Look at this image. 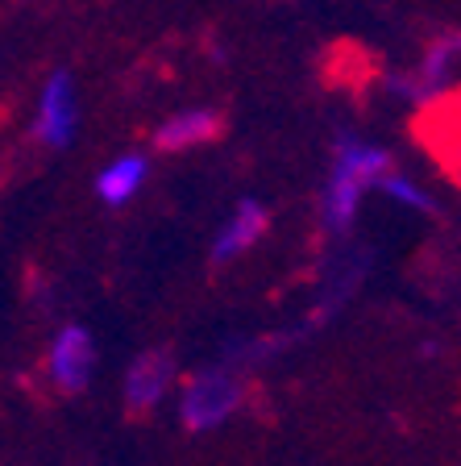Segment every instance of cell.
Segmentation results:
<instances>
[{"label":"cell","instance_id":"cell-6","mask_svg":"<svg viewBox=\"0 0 461 466\" xmlns=\"http://www.w3.org/2000/svg\"><path fill=\"white\" fill-rule=\"evenodd\" d=\"M225 129V116L216 108H183V113L166 116L158 134H154V146L158 150H195V146L216 142Z\"/></svg>","mask_w":461,"mask_h":466},{"label":"cell","instance_id":"cell-8","mask_svg":"<svg viewBox=\"0 0 461 466\" xmlns=\"http://www.w3.org/2000/svg\"><path fill=\"white\" fill-rule=\"evenodd\" d=\"M145 184V158L142 155H121L100 171L96 192L105 204H125L137 196V187Z\"/></svg>","mask_w":461,"mask_h":466},{"label":"cell","instance_id":"cell-9","mask_svg":"<svg viewBox=\"0 0 461 466\" xmlns=\"http://www.w3.org/2000/svg\"><path fill=\"white\" fill-rule=\"evenodd\" d=\"M378 192L391 196V200H399L404 208H412V213H428L433 208V200H428V192H424L420 184H412L407 175H395V171H383L378 175Z\"/></svg>","mask_w":461,"mask_h":466},{"label":"cell","instance_id":"cell-7","mask_svg":"<svg viewBox=\"0 0 461 466\" xmlns=\"http://www.w3.org/2000/svg\"><path fill=\"white\" fill-rule=\"evenodd\" d=\"M266 208H262L258 200H241L237 208H233V217L216 229V242H212V262H233L241 258V254L250 250V246H258L262 238H266Z\"/></svg>","mask_w":461,"mask_h":466},{"label":"cell","instance_id":"cell-1","mask_svg":"<svg viewBox=\"0 0 461 466\" xmlns=\"http://www.w3.org/2000/svg\"><path fill=\"white\" fill-rule=\"evenodd\" d=\"M391 171V155L375 142H357L346 137L336 142V158H333V175L325 187V221L333 233H346L354 225L357 208H362L366 187L378 184V175Z\"/></svg>","mask_w":461,"mask_h":466},{"label":"cell","instance_id":"cell-2","mask_svg":"<svg viewBox=\"0 0 461 466\" xmlns=\"http://www.w3.org/2000/svg\"><path fill=\"white\" fill-rule=\"evenodd\" d=\"M241 408V383L233 370H200L183 383L179 396V417L192 433H208V429L225 425Z\"/></svg>","mask_w":461,"mask_h":466},{"label":"cell","instance_id":"cell-3","mask_svg":"<svg viewBox=\"0 0 461 466\" xmlns=\"http://www.w3.org/2000/svg\"><path fill=\"white\" fill-rule=\"evenodd\" d=\"M92 367H96V346H92L87 329L67 325L50 346V379H55V388L67 391V396L84 391L87 379H92Z\"/></svg>","mask_w":461,"mask_h":466},{"label":"cell","instance_id":"cell-4","mask_svg":"<svg viewBox=\"0 0 461 466\" xmlns=\"http://www.w3.org/2000/svg\"><path fill=\"white\" fill-rule=\"evenodd\" d=\"M175 383V359L166 350H145L142 359H134L125 375V408L129 412H150L163 404V396Z\"/></svg>","mask_w":461,"mask_h":466},{"label":"cell","instance_id":"cell-10","mask_svg":"<svg viewBox=\"0 0 461 466\" xmlns=\"http://www.w3.org/2000/svg\"><path fill=\"white\" fill-rule=\"evenodd\" d=\"M449 46H453V50H457V55H461V34H449Z\"/></svg>","mask_w":461,"mask_h":466},{"label":"cell","instance_id":"cell-5","mask_svg":"<svg viewBox=\"0 0 461 466\" xmlns=\"http://www.w3.org/2000/svg\"><path fill=\"white\" fill-rule=\"evenodd\" d=\"M75 121H79V108H75V84H71L67 71H55L42 87V100H38V134L46 146H67L75 137Z\"/></svg>","mask_w":461,"mask_h":466}]
</instances>
